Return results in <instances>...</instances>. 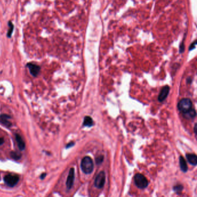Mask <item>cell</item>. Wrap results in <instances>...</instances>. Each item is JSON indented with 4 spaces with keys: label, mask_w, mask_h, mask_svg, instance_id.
<instances>
[{
    "label": "cell",
    "mask_w": 197,
    "mask_h": 197,
    "mask_svg": "<svg viewBox=\"0 0 197 197\" xmlns=\"http://www.w3.org/2000/svg\"><path fill=\"white\" fill-rule=\"evenodd\" d=\"M3 181L9 187H14L19 181V176L17 175L8 174L4 176Z\"/></svg>",
    "instance_id": "obj_4"
},
{
    "label": "cell",
    "mask_w": 197,
    "mask_h": 197,
    "mask_svg": "<svg viewBox=\"0 0 197 197\" xmlns=\"http://www.w3.org/2000/svg\"><path fill=\"white\" fill-rule=\"evenodd\" d=\"M185 118H187V119H192V118H194L196 116V110L194 109H191L190 111H189L188 112H187L186 113L184 114Z\"/></svg>",
    "instance_id": "obj_13"
},
{
    "label": "cell",
    "mask_w": 197,
    "mask_h": 197,
    "mask_svg": "<svg viewBox=\"0 0 197 197\" xmlns=\"http://www.w3.org/2000/svg\"><path fill=\"white\" fill-rule=\"evenodd\" d=\"M10 156L14 160H17L21 158V155L19 152L13 151V152H11V153H10Z\"/></svg>",
    "instance_id": "obj_15"
},
{
    "label": "cell",
    "mask_w": 197,
    "mask_h": 197,
    "mask_svg": "<svg viewBox=\"0 0 197 197\" xmlns=\"http://www.w3.org/2000/svg\"><path fill=\"white\" fill-rule=\"evenodd\" d=\"M83 125L85 126L90 127L93 125V120L92 118L90 116H86L84 119Z\"/></svg>",
    "instance_id": "obj_14"
},
{
    "label": "cell",
    "mask_w": 197,
    "mask_h": 197,
    "mask_svg": "<svg viewBox=\"0 0 197 197\" xmlns=\"http://www.w3.org/2000/svg\"><path fill=\"white\" fill-rule=\"evenodd\" d=\"M9 29L8 32V36L9 38H10L11 36V35H12L13 30V25L10 21L9 22Z\"/></svg>",
    "instance_id": "obj_16"
},
{
    "label": "cell",
    "mask_w": 197,
    "mask_h": 197,
    "mask_svg": "<svg viewBox=\"0 0 197 197\" xmlns=\"http://www.w3.org/2000/svg\"><path fill=\"white\" fill-rule=\"evenodd\" d=\"M194 132H195V133L196 134H197V124H196L195 126H194Z\"/></svg>",
    "instance_id": "obj_24"
},
{
    "label": "cell",
    "mask_w": 197,
    "mask_h": 197,
    "mask_svg": "<svg viewBox=\"0 0 197 197\" xmlns=\"http://www.w3.org/2000/svg\"><path fill=\"white\" fill-rule=\"evenodd\" d=\"M184 50H185V45H184V42H182V44H180V53H182L184 51Z\"/></svg>",
    "instance_id": "obj_20"
},
{
    "label": "cell",
    "mask_w": 197,
    "mask_h": 197,
    "mask_svg": "<svg viewBox=\"0 0 197 197\" xmlns=\"http://www.w3.org/2000/svg\"><path fill=\"white\" fill-rule=\"evenodd\" d=\"M103 156H99L96 159V163L97 164H100L103 162Z\"/></svg>",
    "instance_id": "obj_18"
},
{
    "label": "cell",
    "mask_w": 197,
    "mask_h": 197,
    "mask_svg": "<svg viewBox=\"0 0 197 197\" xmlns=\"http://www.w3.org/2000/svg\"><path fill=\"white\" fill-rule=\"evenodd\" d=\"M4 142V140L3 138H0V145Z\"/></svg>",
    "instance_id": "obj_23"
},
{
    "label": "cell",
    "mask_w": 197,
    "mask_h": 197,
    "mask_svg": "<svg viewBox=\"0 0 197 197\" xmlns=\"http://www.w3.org/2000/svg\"><path fill=\"white\" fill-rule=\"evenodd\" d=\"M183 189V187L182 185H177L174 187V190L177 193H179V192H182Z\"/></svg>",
    "instance_id": "obj_17"
},
{
    "label": "cell",
    "mask_w": 197,
    "mask_h": 197,
    "mask_svg": "<svg viewBox=\"0 0 197 197\" xmlns=\"http://www.w3.org/2000/svg\"><path fill=\"white\" fill-rule=\"evenodd\" d=\"M27 66L30 70V73L33 76H37L40 71V67L37 65L33 64H28L27 65Z\"/></svg>",
    "instance_id": "obj_7"
},
{
    "label": "cell",
    "mask_w": 197,
    "mask_h": 197,
    "mask_svg": "<svg viewBox=\"0 0 197 197\" xmlns=\"http://www.w3.org/2000/svg\"><path fill=\"white\" fill-rule=\"evenodd\" d=\"M74 145V142H71V143L68 144L67 145V148H69L72 146Z\"/></svg>",
    "instance_id": "obj_21"
},
{
    "label": "cell",
    "mask_w": 197,
    "mask_h": 197,
    "mask_svg": "<svg viewBox=\"0 0 197 197\" xmlns=\"http://www.w3.org/2000/svg\"><path fill=\"white\" fill-rule=\"evenodd\" d=\"M46 173H43V174H42L41 175L40 178H41V179H43L46 177Z\"/></svg>",
    "instance_id": "obj_22"
},
{
    "label": "cell",
    "mask_w": 197,
    "mask_h": 197,
    "mask_svg": "<svg viewBox=\"0 0 197 197\" xmlns=\"http://www.w3.org/2000/svg\"><path fill=\"white\" fill-rule=\"evenodd\" d=\"M75 179V170L74 168H72L70 169L69 174L67 178V180L66 182V185L68 189H71L73 186L74 182Z\"/></svg>",
    "instance_id": "obj_6"
},
{
    "label": "cell",
    "mask_w": 197,
    "mask_h": 197,
    "mask_svg": "<svg viewBox=\"0 0 197 197\" xmlns=\"http://www.w3.org/2000/svg\"><path fill=\"white\" fill-rule=\"evenodd\" d=\"M169 91V88L168 86H165L163 87V88L161 90L159 96H158V100L160 101H163L168 95Z\"/></svg>",
    "instance_id": "obj_8"
},
{
    "label": "cell",
    "mask_w": 197,
    "mask_h": 197,
    "mask_svg": "<svg viewBox=\"0 0 197 197\" xmlns=\"http://www.w3.org/2000/svg\"><path fill=\"white\" fill-rule=\"evenodd\" d=\"M9 119H10V116L9 115L6 114L0 115V122L6 127H10L12 125L11 123L9 121Z\"/></svg>",
    "instance_id": "obj_9"
},
{
    "label": "cell",
    "mask_w": 197,
    "mask_h": 197,
    "mask_svg": "<svg viewBox=\"0 0 197 197\" xmlns=\"http://www.w3.org/2000/svg\"><path fill=\"white\" fill-rule=\"evenodd\" d=\"M81 168L84 173L86 174H91L94 169L93 160L89 156L84 157L81 162Z\"/></svg>",
    "instance_id": "obj_1"
},
{
    "label": "cell",
    "mask_w": 197,
    "mask_h": 197,
    "mask_svg": "<svg viewBox=\"0 0 197 197\" xmlns=\"http://www.w3.org/2000/svg\"><path fill=\"white\" fill-rule=\"evenodd\" d=\"M178 108L180 112L185 114L192 108V101L190 99H183L179 102Z\"/></svg>",
    "instance_id": "obj_2"
},
{
    "label": "cell",
    "mask_w": 197,
    "mask_h": 197,
    "mask_svg": "<svg viewBox=\"0 0 197 197\" xmlns=\"http://www.w3.org/2000/svg\"><path fill=\"white\" fill-rule=\"evenodd\" d=\"M135 183L139 189H145L147 187L149 182L146 178L142 174H137L134 177Z\"/></svg>",
    "instance_id": "obj_3"
},
{
    "label": "cell",
    "mask_w": 197,
    "mask_h": 197,
    "mask_svg": "<svg viewBox=\"0 0 197 197\" xmlns=\"http://www.w3.org/2000/svg\"><path fill=\"white\" fill-rule=\"evenodd\" d=\"M16 140L18 145V147L20 150H23L25 149V143L19 134H16Z\"/></svg>",
    "instance_id": "obj_11"
},
{
    "label": "cell",
    "mask_w": 197,
    "mask_h": 197,
    "mask_svg": "<svg viewBox=\"0 0 197 197\" xmlns=\"http://www.w3.org/2000/svg\"><path fill=\"white\" fill-rule=\"evenodd\" d=\"M105 183V174L103 171H101L97 176L94 181V185L96 187L101 189L103 187Z\"/></svg>",
    "instance_id": "obj_5"
},
{
    "label": "cell",
    "mask_w": 197,
    "mask_h": 197,
    "mask_svg": "<svg viewBox=\"0 0 197 197\" xmlns=\"http://www.w3.org/2000/svg\"><path fill=\"white\" fill-rule=\"evenodd\" d=\"M179 161H180V168H181L182 171L184 172H186L188 170V167H187V163H186L185 159L183 157L180 156Z\"/></svg>",
    "instance_id": "obj_12"
},
{
    "label": "cell",
    "mask_w": 197,
    "mask_h": 197,
    "mask_svg": "<svg viewBox=\"0 0 197 197\" xmlns=\"http://www.w3.org/2000/svg\"><path fill=\"white\" fill-rule=\"evenodd\" d=\"M186 157L190 164H191V165L194 166H196L197 165V156L196 155L191 154V153L187 154Z\"/></svg>",
    "instance_id": "obj_10"
},
{
    "label": "cell",
    "mask_w": 197,
    "mask_h": 197,
    "mask_svg": "<svg viewBox=\"0 0 197 197\" xmlns=\"http://www.w3.org/2000/svg\"><path fill=\"white\" fill-rule=\"evenodd\" d=\"M196 43H197V41L195 40L190 46V50H192L193 49H195L196 48Z\"/></svg>",
    "instance_id": "obj_19"
}]
</instances>
